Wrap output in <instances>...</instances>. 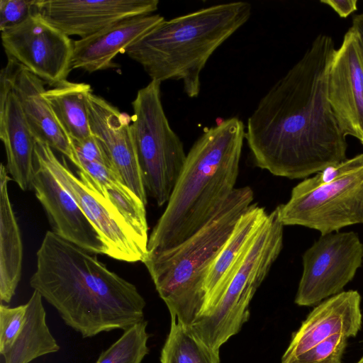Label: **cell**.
<instances>
[{"label": "cell", "instance_id": "obj_1", "mask_svg": "<svg viewBox=\"0 0 363 363\" xmlns=\"http://www.w3.org/2000/svg\"><path fill=\"white\" fill-rule=\"evenodd\" d=\"M335 50L330 35H318L259 100L245 137L256 166L295 179L347 159V136L328 97V73Z\"/></svg>", "mask_w": 363, "mask_h": 363}, {"label": "cell", "instance_id": "obj_2", "mask_svg": "<svg viewBox=\"0 0 363 363\" xmlns=\"http://www.w3.org/2000/svg\"><path fill=\"white\" fill-rule=\"evenodd\" d=\"M93 254L47 231L36 253L30 286L83 337L126 330L145 320V301L136 286Z\"/></svg>", "mask_w": 363, "mask_h": 363}, {"label": "cell", "instance_id": "obj_3", "mask_svg": "<svg viewBox=\"0 0 363 363\" xmlns=\"http://www.w3.org/2000/svg\"><path fill=\"white\" fill-rule=\"evenodd\" d=\"M245 126L237 117L206 128L186 154L182 173L148 240V253L177 246L202 228L235 189Z\"/></svg>", "mask_w": 363, "mask_h": 363}, {"label": "cell", "instance_id": "obj_4", "mask_svg": "<svg viewBox=\"0 0 363 363\" xmlns=\"http://www.w3.org/2000/svg\"><path fill=\"white\" fill-rule=\"evenodd\" d=\"M251 13V4L238 1L164 19L125 52L143 67L151 80L181 81L187 96L196 98L208 59L247 23Z\"/></svg>", "mask_w": 363, "mask_h": 363}, {"label": "cell", "instance_id": "obj_5", "mask_svg": "<svg viewBox=\"0 0 363 363\" xmlns=\"http://www.w3.org/2000/svg\"><path fill=\"white\" fill-rule=\"evenodd\" d=\"M253 200L250 186L235 188L198 231L174 247L148 253L143 262L170 315L185 326L201 314L209 269Z\"/></svg>", "mask_w": 363, "mask_h": 363}, {"label": "cell", "instance_id": "obj_6", "mask_svg": "<svg viewBox=\"0 0 363 363\" xmlns=\"http://www.w3.org/2000/svg\"><path fill=\"white\" fill-rule=\"evenodd\" d=\"M284 226L277 208L267 213L206 299L199 316L189 327L195 337L210 347L220 350L248 320L250 303L282 250Z\"/></svg>", "mask_w": 363, "mask_h": 363}, {"label": "cell", "instance_id": "obj_7", "mask_svg": "<svg viewBox=\"0 0 363 363\" xmlns=\"http://www.w3.org/2000/svg\"><path fill=\"white\" fill-rule=\"evenodd\" d=\"M161 82L151 80L132 101L131 130L147 196L157 206L167 203L186 158L179 137L164 113Z\"/></svg>", "mask_w": 363, "mask_h": 363}, {"label": "cell", "instance_id": "obj_8", "mask_svg": "<svg viewBox=\"0 0 363 363\" xmlns=\"http://www.w3.org/2000/svg\"><path fill=\"white\" fill-rule=\"evenodd\" d=\"M35 138V157L48 167L79 205L106 245L108 256L123 262H143L148 255V240L130 225L87 172L78 170L77 177L64 157L61 162L49 145Z\"/></svg>", "mask_w": 363, "mask_h": 363}, {"label": "cell", "instance_id": "obj_9", "mask_svg": "<svg viewBox=\"0 0 363 363\" xmlns=\"http://www.w3.org/2000/svg\"><path fill=\"white\" fill-rule=\"evenodd\" d=\"M284 225H300L325 235L363 224V167L330 183L303 190L295 186L277 207Z\"/></svg>", "mask_w": 363, "mask_h": 363}, {"label": "cell", "instance_id": "obj_10", "mask_svg": "<svg viewBox=\"0 0 363 363\" xmlns=\"http://www.w3.org/2000/svg\"><path fill=\"white\" fill-rule=\"evenodd\" d=\"M303 272L295 297L312 306L342 291L363 260V243L353 232L321 235L303 255Z\"/></svg>", "mask_w": 363, "mask_h": 363}, {"label": "cell", "instance_id": "obj_11", "mask_svg": "<svg viewBox=\"0 0 363 363\" xmlns=\"http://www.w3.org/2000/svg\"><path fill=\"white\" fill-rule=\"evenodd\" d=\"M1 36L9 59L51 86L67 80L72 69L74 41L39 12L1 31Z\"/></svg>", "mask_w": 363, "mask_h": 363}, {"label": "cell", "instance_id": "obj_12", "mask_svg": "<svg viewBox=\"0 0 363 363\" xmlns=\"http://www.w3.org/2000/svg\"><path fill=\"white\" fill-rule=\"evenodd\" d=\"M328 97L343 133L363 140V45L350 27L335 50L328 73Z\"/></svg>", "mask_w": 363, "mask_h": 363}, {"label": "cell", "instance_id": "obj_13", "mask_svg": "<svg viewBox=\"0 0 363 363\" xmlns=\"http://www.w3.org/2000/svg\"><path fill=\"white\" fill-rule=\"evenodd\" d=\"M90 128L114 171L145 204L147 194L131 130L132 118L104 98L91 93L87 99Z\"/></svg>", "mask_w": 363, "mask_h": 363}, {"label": "cell", "instance_id": "obj_14", "mask_svg": "<svg viewBox=\"0 0 363 363\" xmlns=\"http://www.w3.org/2000/svg\"><path fill=\"white\" fill-rule=\"evenodd\" d=\"M158 0H38V11L68 36H89L105 27L141 15L152 14Z\"/></svg>", "mask_w": 363, "mask_h": 363}, {"label": "cell", "instance_id": "obj_15", "mask_svg": "<svg viewBox=\"0 0 363 363\" xmlns=\"http://www.w3.org/2000/svg\"><path fill=\"white\" fill-rule=\"evenodd\" d=\"M33 189L48 218L52 232L94 254L108 250L94 225L48 167L35 157Z\"/></svg>", "mask_w": 363, "mask_h": 363}, {"label": "cell", "instance_id": "obj_16", "mask_svg": "<svg viewBox=\"0 0 363 363\" xmlns=\"http://www.w3.org/2000/svg\"><path fill=\"white\" fill-rule=\"evenodd\" d=\"M361 296L343 291L318 303L293 333L281 363H288L315 345L335 335L355 337L362 327Z\"/></svg>", "mask_w": 363, "mask_h": 363}, {"label": "cell", "instance_id": "obj_17", "mask_svg": "<svg viewBox=\"0 0 363 363\" xmlns=\"http://www.w3.org/2000/svg\"><path fill=\"white\" fill-rule=\"evenodd\" d=\"M19 100L25 116L35 138L67 157L78 170L82 167L72 140L65 133L43 96L45 82L14 60L1 71Z\"/></svg>", "mask_w": 363, "mask_h": 363}, {"label": "cell", "instance_id": "obj_18", "mask_svg": "<svg viewBox=\"0 0 363 363\" xmlns=\"http://www.w3.org/2000/svg\"><path fill=\"white\" fill-rule=\"evenodd\" d=\"M164 20L160 14L141 15L115 22L73 42L72 69L94 72L113 67V60Z\"/></svg>", "mask_w": 363, "mask_h": 363}, {"label": "cell", "instance_id": "obj_19", "mask_svg": "<svg viewBox=\"0 0 363 363\" xmlns=\"http://www.w3.org/2000/svg\"><path fill=\"white\" fill-rule=\"evenodd\" d=\"M0 138L6 153V169L23 191L33 189L35 138L9 82L0 77Z\"/></svg>", "mask_w": 363, "mask_h": 363}, {"label": "cell", "instance_id": "obj_20", "mask_svg": "<svg viewBox=\"0 0 363 363\" xmlns=\"http://www.w3.org/2000/svg\"><path fill=\"white\" fill-rule=\"evenodd\" d=\"M6 166L0 167V299L9 303L21 277L23 243L10 201Z\"/></svg>", "mask_w": 363, "mask_h": 363}, {"label": "cell", "instance_id": "obj_21", "mask_svg": "<svg viewBox=\"0 0 363 363\" xmlns=\"http://www.w3.org/2000/svg\"><path fill=\"white\" fill-rule=\"evenodd\" d=\"M91 93L90 84L68 80L43 92L57 121L72 141L81 140L92 135L87 108Z\"/></svg>", "mask_w": 363, "mask_h": 363}, {"label": "cell", "instance_id": "obj_22", "mask_svg": "<svg viewBox=\"0 0 363 363\" xmlns=\"http://www.w3.org/2000/svg\"><path fill=\"white\" fill-rule=\"evenodd\" d=\"M42 298V296L34 291L26 303L23 325L12 346L2 354L4 363H29L39 357L60 350L46 323V313Z\"/></svg>", "mask_w": 363, "mask_h": 363}, {"label": "cell", "instance_id": "obj_23", "mask_svg": "<svg viewBox=\"0 0 363 363\" xmlns=\"http://www.w3.org/2000/svg\"><path fill=\"white\" fill-rule=\"evenodd\" d=\"M82 170L97 182L101 191L125 220L143 238L149 240L145 204L121 180L112 169L79 159Z\"/></svg>", "mask_w": 363, "mask_h": 363}, {"label": "cell", "instance_id": "obj_24", "mask_svg": "<svg viewBox=\"0 0 363 363\" xmlns=\"http://www.w3.org/2000/svg\"><path fill=\"white\" fill-rule=\"evenodd\" d=\"M267 216L264 208L252 203L240 218L209 269L203 286L205 301L255 235Z\"/></svg>", "mask_w": 363, "mask_h": 363}, {"label": "cell", "instance_id": "obj_25", "mask_svg": "<svg viewBox=\"0 0 363 363\" xmlns=\"http://www.w3.org/2000/svg\"><path fill=\"white\" fill-rule=\"evenodd\" d=\"M170 317L169 332L161 351V363H220L219 350L199 340L174 315Z\"/></svg>", "mask_w": 363, "mask_h": 363}, {"label": "cell", "instance_id": "obj_26", "mask_svg": "<svg viewBox=\"0 0 363 363\" xmlns=\"http://www.w3.org/2000/svg\"><path fill=\"white\" fill-rule=\"evenodd\" d=\"M147 322L143 320L125 330L108 349L101 352L96 363H141L149 349Z\"/></svg>", "mask_w": 363, "mask_h": 363}, {"label": "cell", "instance_id": "obj_27", "mask_svg": "<svg viewBox=\"0 0 363 363\" xmlns=\"http://www.w3.org/2000/svg\"><path fill=\"white\" fill-rule=\"evenodd\" d=\"M348 339L340 334L333 335L288 363H342Z\"/></svg>", "mask_w": 363, "mask_h": 363}, {"label": "cell", "instance_id": "obj_28", "mask_svg": "<svg viewBox=\"0 0 363 363\" xmlns=\"http://www.w3.org/2000/svg\"><path fill=\"white\" fill-rule=\"evenodd\" d=\"M26 304L16 307L0 306V353L6 352L19 335L25 321Z\"/></svg>", "mask_w": 363, "mask_h": 363}, {"label": "cell", "instance_id": "obj_29", "mask_svg": "<svg viewBox=\"0 0 363 363\" xmlns=\"http://www.w3.org/2000/svg\"><path fill=\"white\" fill-rule=\"evenodd\" d=\"M363 167V153L346 159L334 165L329 166L315 174V176L303 179L296 186L301 189H315L323 184L330 183L339 178Z\"/></svg>", "mask_w": 363, "mask_h": 363}, {"label": "cell", "instance_id": "obj_30", "mask_svg": "<svg viewBox=\"0 0 363 363\" xmlns=\"http://www.w3.org/2000/svg\"><path fill=\"white\" fill-rule=\"evenodd\" d=\"M38 0H1L0 30L16 26L31 14L38 12Z\"/></svg>", "mask_w": 363, "mask_h": 363}, {"label": "cell", "instance_id": "obj_31", "mask_svg": "<svg viewBox=\"0 0 363 363\" xmlns=\"http://www.w3.org/2000/svg\"><path fill=\"white\" fill-rule=\"evenodd\" d=\"M72 142L79 160L96 162L113 169L106 153L93 135L81 140Z\"/></svg>", "mask_w": 363, "mask_h": 363}, {"label": "cell", "instance_id": "obj_32", "mask_svg": "<svg viewBox=\"0 0 363 363\" xmlns=\"http://www.w3.org/2000/svg\"><path fill=\"white\" fill-rule=\"evenodd\" d=\"M322 4L329 6L340 18H347L357 10V0H321Z\"/></svg>", "mask_w": 363, "mask_h": 363}, {"label": "cell", "instance_id": "obj_33", "mask_svg": "<svg viewBox=\"0 0 363 363\" xmlns=\"http://www.w3.org/2000/svg\"><path fill=\"white\" fill-rule=\"evenodd\" d=\"M351 27L357 33L363 45V13L354 15L353 16Z\"/></svg>", "mask_w": 363, "mask_h": 363}, {"label": "cell", "instance_id": "obj_34", "mask_svg": "<svg viewBox=\"0 0 363 363\" xmlns=\"http://www.w3.org/2000/svg\"><path fill=\"white\" fill-rule=\"evenodd\" d=\"M356 363H363V356Z\"/></svg>", "mask_w": 363, "mask_h": 363}, {"label": "cell", "instance_id": "obj_35", "mask_svg": "<svg viewBox=\"0 0 363 363\" xmlns=\"http://www.w3.org/2000/svg\"><path fill=\"white\" fill-rule=\"evenodd\" d=\"M362 143V145H363V140L360 142Z\"/></svg>", "mask_w": 363, "mask_h": 363}]
</instances>
